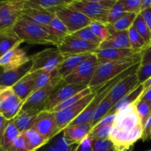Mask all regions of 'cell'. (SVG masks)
Returning a JSON list of instances; mask_svg holds the SVG:
<instances>
[{"label":"cell","instance_id":"7a4b0ae2","mask_svg":"<svg viewBox=\"0 0 151 151\" xmlns=\"http://www.w3.org/2000/svg\"><path fill=\"white\" fill-rule=\"evenodd\" d=\"M144 52H138L132 56L117 60L100 63L94 73L91 83L88 85L92 93L106 82L118 76L129 68L141 63L142 57Z\"/></svg>","mask_w":151,"mask_h":151},{"label":"cell","instance_id":"d4e9b609","mask_svg":"<svg viewBox=\"0 0 151 151\" xmlns=\"http://www.w3.org/2000/svg\"><path fill=\"white\" fill-rule=\"evenodd\" d=\"M91 54L92 53H86V54L71 55L65 58L64 60L60 63V65L57 69L58 75L62 79L66 78L79 65H81L84 60H86Z\"/></svg>","mask_w":151,"mask_h":151},{"label":"cell","instance_id":"f1b7e54d","mask_svg":"<svg viewBox=\"0 0 151 151\" xmlns=\"http://www.w3.org/2000/svg\"><path fill=\"white\" fill-rule=\"evenodd\" d=\"M38 114H27L26 112L19 111V113L16 115V117L12 119L14 125L19 131V132L22 133L24 131H28L31 129L33 127L35 121H36Z\"/></svg>","mask_w":151,"mask_h":151},{"label":"cell","instance_id":"b9f144b4","mask_svg":"<svg viewBox=\"0 0 151 151\" xmlns=\"http://www.w3.org/2000/svg\"><path fill=\"white\" fill-rule=\"evenodd\" d=\"M91 140V146L93 151H117L114 145L109 139Z\"/></svg>","mask_w":151,"mask_h":151},{"label":"cell","instance_id":"30bf717a","mask_svg":"<svg viewBox=\"0 0 151 151\" xmlns=\"http://www.w3.org/2000/svg\"><path fill=\"white\" fill-rule=\"evenodd\" d=\"M100 64L96 55L92 53L63 80L67 84H79L88 86Z\"/></svg>","mask_w":151,"mask_h":151},{"label":"cell","instance_id":"7402d4cb","mask_svg":"<svg viewBox=\"0 0 151 151\" xmlns=\"http://www.w3.org/2000/svg\"><path fill=\"white\" fill-rule=\"evenodd\" d=\"M92 129L91 123H83L68 125L62 131L63 136L72 142L80 145L88 137Z\"/></svg>","mask_w":151,"mask_h":151},{"label":"cell","instance_id":"680465c9","mask_svg":"<svg viewBox=\"0 0 151 151\" xmlns=\"http://www.w3.org/2000/svg\"><path fill=\"white\" fill-rule=\"evenodd\" d=\"M146 151H151V149H150V150H146Z\"/></svg>","mask_w":151,"mask_h":151},{"label":"cell","instance_id":"9a60e30c","mask_svg":"<svg viewBox=\"0 0 151 151\" xmlns=\"http://www.w3.org/2000/svg\"><path fill=\"white\" fill-rule=\"evenodd\" d=\"M32 129L38 131L40 134L51 140L58 135V125L56 121L55 113L52 111L40 112Z\"/></svg>","mask_w":151,"mask_h":151},{"label":"cell","instance_id":"60d3db41","mask_svg":"<svg viewBox=\"0 0 151 151\" xmlns=\"http://www.w3.org/2000/svg\"><path fill=\"white\" fill-rule=\"evenodd\" d=\"M71 35H74V36L77 37V38H80V39L88 41V42L93 43V44H97V45H100L102 42L101 40L99 39V38L93 33V32L91 30L89 27H86L83 28V29H80L78 32H75V33L71 34Z\"/></svg>","mask_w":151,"mask_h":151},{"label":"cell","instance_id":"8fae6325","mask_svg":"<svg viewBox=\"0 0 151 151\" xmlns=\"http://www.w3.org/2000/svg\"><path fill=\"white\" fill-rule=\"evenodd\" d=\"M100 45L88 42L69 35L57 46V48L65 58L71 55L94 53L99 49Z\"/></svg>","mask_w":151,"mask_h":151},{"label":"cell","instance_id":"484cf974","mask_svg":"<svg viewBox=\"0 0 151 151\" xmlns=\"http://www.w3.org/2000/svg\"><path fill=\"white\" fill-rule=\"evenodd\" d=\"M145 91V88L143 84H140L136 89L131 91L130 94H127L124 97H122L121 100H119L116 104L114 106L111 110L109 111L107 115H116L119 111H120L122 109L128 107L131 105L137 103L140 97H142V94Z\"/></svg>","mask_w":151,"mask_h":151},{"label":"cell","instance_id":"5bb4252c","mask_svg":"<svg viewBox=\"0 0 151 151\" xmlns=\"http://www.w3.org/2000/svg\"><path fill=\"white\" fill-rule=\"evenodd\" d=\"M88 87V86L79 84H67L64 81L53 91L49 100H47L43 111H52V110L58 105Z\"/></svg>","mask_w":151,"mask_h":151},{"label":"cell","instance_id":"603a6c76","mask_svg":"<svg viewBox=\"0 0 151 151\" xmlns=\"http://www.w3.org/2000/svg\"><path fill=\"white\" fill-rule=\"evenodd\" d=\"M132 49L128 30L119 31L111 34L105 41H102L99 49Z\"/></svg>","mask_w":151,"mask_h":151},{"label":"cell","instance_id":"7dc6e473","mask_svg":"<svg viewBox=\"0 0 151 151\" xmlns=\"http://www.w3.org/2000/svg\"><path fill=\"white\" fill-rule=\"evenodd\" d=\"M7 151H29L24 139L20 135L14 140L12 145Z\"/></svg>","mask_w":151,"mask_h":151},{"label":"cell","instance_id":"11a10c76","mask_svg":"<svg viewBox=\"0 0 151 151\" xmlns=\"http://www.w3.org/2000/svg\"><path fill=\"white\" fill-rule=\"evenodd\" d=\"M151 7V0H142L141 12Z\"/></svg>","mask_w":151,"mask_h":151},{"label":"cell","instance_id":"4fadbf2b","mask_svg":"<svg viewBox=\"0 0 151 151\" xmlns=\"http://www.w3.org/2000/svg\"><path fill=\"white\" fill-rule=\"evenodd\" d=\"M94 97V94L91 93L74 106L64 110L56 112L55 117L58 125V134L61 133L65 128H66L71 122H73L85 110L86 108L93 100Z\"/></svg>","mask_w":151,"mask_h":151},{"label":"cell","instance_id":"681fc988","mask_svg":"<svg viewBox=\"0 0 151 151\" xmlns=\"http://www.w3.org/2000/svg\"><path fill=\"white\" fill-rule=\"evenodd\" d=\"M91 139L89 137H86L81 144L75 151H93L91 146Z\"/></svg>","mask_w":151,"mask_h":151},{"label":"cell","instance_id":"c3c4849f","mask_svg":"<svg viewBox=\"0 0 151 151\" xmlns=\"http://www.w3.org/2000/svg\"><path fill=\"white\" fill-rule=\"evenodd\" d=\"M151 139V114L147 119L145 125H144V131L142 140L143 142H147Z\"/></svg>","mask_w":151,"mask_h":151},{"label":"cell","instance_id":"83f0119b","mask_svg":"<svg viewBox=\"0 0 151 151\" xmlns=\"http://www.w3.org/2000/svg\"><path fill=\"white\" fill-rule=\"evenodd\" d=\"M45 30L60 44L67 35H71L63 22L58 17H55L51 23L46 27Z\"/></svg>","mask_w":151,"mask_h":151},{"label":"cell","instance_id":"816d5d0a","mask_svg":"<svg viewBox=\"0 0 151 151\" xmlns=\"http://www.w3.org/2000/svg\"><path fill=\"white\" fill-rule=\"evenodd\" d=\"M151 63V46L148 47L145 51L144 52L142 57L141 65L147 64Z\"/></svg>","mask_w":151,"mask_h":151},{"label":"cell","instance_id":"db71d44e","mask_svg":"<svg viewBox=\"0 0 151 151\" xmlns=\"http://www.w3.org/2000/svg\"><path fill=\"white\" fill-rule=\"evenodd\" d=\"M139 100L147 103L151 107V88L147 89V91H145L143 93Z\"/></svg>","mask_w":151,"mask_h":151},{"label":"cell","instance_id":"44dd1931","mask_svg":"<svg viewBox=\"0 0 151 151\" xmlns=\"http://www.w3.org/2000/svg\"><path fill=\"white\" fill-rule=\"evenodd\" d=\"M144 52V51H142ZM141 52L133 49H98L94 54L100 63L130 57Z\"/></svg>","mask_w":151,"mask_h":151},{"label":"cell","instance_id":"9f6ffc18","mask_svg":"<svg viewBox=\"0 0 151 151\" xmlns=\"http://www.w3.org/2000/svg\"><path fill=\"white\" fill-rule=\"evenodd\" d=\"M143 86H144L145 91H147V90L149 89V88H151V78L149 80H147L145 83H143Z\"/></svg>","mask_w":151,"mask_h":151},{"label":"cell","instance_id":"d6a6232c","mask_svg":"<svg viewBox=\"0 0 151 151\" xmlns=\"http://www.w3.org/2000/svg\"><path fill=\"white\" fill-rule=\"evenodd\" d=\"M114 106V104L112 102V100H111L109 95H108L104 99V100L100 103V106H98V108L96 110L95 113H94V116L92 118V120L91 122V125L92 126V128L94 125H97L102 119H103L105 116H107V114L111 110Z\"/></svg>","mask_w":151,"mask_h":151},{"label":"cell","instance_id":"3957f363","mask_svg":"<svg viewBox=\"0 0 151 151\" xmlns=\"http://www.w3.org/2000/svg\"><path fill=\"white\" fill-rule=\"evenodd\" d=\"M141 63H138V64L135 65V66H132V67L129 68L122 72V74L119 75L118 76L115 77L114 78L111 79V81H108L106 83L103 84V86L100 87L98 89L96 90L94 92V97L93 100H91V103L88 104V106L86 108L85 110L73 121L71 122L69 125H78V124H83V123H91L92 118L94 116V113H95L96 110L100 106V103L104 100V99L109 95V93L112 90L113 87L118 82L125 78V77L128 76L131 74L134 73L138 70L139 67Z\"/></svg>","mask_w":151,"mask_h":151},{"label":"cell","instance_id":"d590c367","mask_svg":"<svg viewBox=\"0 0 151 151\" xmlns=\"http://www.w3.org/2000/svg\"><path fill=\"white\" fill-rule=\"evenodd\" d=\"M22 42L17 36L12 32L7 34L0 42V58L6 52L17 45H20Z\"/></svg>","mask_w":151,"mask_h":151},{"label":"cell","instance_id":"2e32d148","mask_svg":"<svg viewBox=\"0 0 151 151\" xmlns=\"http://www.w3.org/2000/svg\"><path fill=\"white\" fill-rule=\"evenodd\" d=\"M19 46L14 47L0 58V68L3 71L19 68L30 60V56H28L26 52Z\"/></svg>","mask_w":151,"mask_h":151},{"label":"cell","instance_id":"74e56055","mask_svg":"<svg viewBox=\"0 0 151 151\" xmlns=\"http://www.w3.org/2000/svg\"><path fill=\"white\" fill-rule=\"evenodd\" d=\"M37 73L36 83H35V90L43 88L47 84L50 83L56 76L58 75V71H53V72H45V71H38L35 72Z\"/></svg>","mask_w":151,"mask_h":151},{"label":"cell","instance_id":"e575fe53","mask_svg":"<svg viewBox=\"0 0 151 151\" xmlns=\"http://www.w3.org/2000/svg\"><path fill=\"white\" fill-rule=\"evenodd\" d=\"M128 35H129L130 41H131V47L133 50L139 52L145 51L150 47V45L145 41L144 38L136 30L133 25L128 29Z\"/></svg>","mask_w":151,"mask_h":151},{"label":"cell","instance_id":"f5cc1de1","mask_svg":"<svg viewBox=\"0 0 151 151\" xmlns=\"http://www.w3.org/2000/svg\"><path fill=\"white\" fill-rule=\"evenodd\" d=\"M9 122H10V121L6 119L4 116H1V115L0 114V142H1L2 136L3 134H4V131H5L7 125H8Z\"/></svg>","mask_w":151,"mask_h":151},{"label":"cell","instance_id":"f35d334b","mask_svg":"<svg viewBox=\"0 0 151 151\" xmlns=\"http://www.w3.org/2000/svg\"><path fill=\"white\" fill-rule=\"evenodd\" d=\"M92 31L93 33L101 41H105L108 37L110 35L109 29H108L107 24L102 23L100 22L92 21L91 24L88 26Z\"/></svg>","mask_w":151,"mask_h":151},{"label":"cell","instance_id":"7c38bea8","mask_svg":"<svg viewBox=\"0 0 151 151\" xmlns=\"http://www.w3.org/2000/svg\"><path fill=\"white\" fill-rule=\"evenodd\" d=\"M23 103L12 87H0V114L6 119L10 121L14 119Z\"/></svg>","mask_w":151,"mask_h":151},{"label":"cell","instance_id":"277c9868","mask_svg":"<svg viewBox=\"0 0 151 151\" xmlns=\"http://www.w3.org/2000/svg\"><path fill=\"white\" fill-rule=\"evenodd\" d=\"M15 35L22 41L31 44H44L57 47L59 42L52 37L44 27L19 18L13 28Z\"/></svg>","mask_w":151,"mask_h":151},{"label":"cell","instance_id":"f907efd6","mask_svg":"<svg viewBox=\"0 0 151 151\" xmlns=\"http://www.w3.org/2000/svg\"><path fill=\"white\" fill-rule=\"evenodd\" d=\"M140 15L143 18L145 23L147 24V25L151 30V7L142 11L140 13Z\"/></svg>","mask_w":151,"mask_h":151},{"label":"cell","instance_id":"ffe728a7","mask_svg":"<svg viewBox=\"0 0 151 151\" xmlns=\"http://www.w3.org/2000/svg\"><path fill=\"white\" fill-rule=\"evenodd\" d=\"M36 77V72H29L12 87L22 101L24 102L35 91Z\"/></svg>","mask_w":151,"mask_h":151},{"label":"cell","instance_id":"8992f818","mask_svg":"<svg viewBox=\"0 0 151 151\" xmlns=\"http://www.w3.org/2000/svg\"><path fill=\"white\" fill-rule=\"evenodd\" d=\"M63 82L64 80L58 75L47 86L35 90L24 102L21 111L26 112L31 114H38L40 112L43 111L47 100H49L53 91Z\"/></svg>","mask_w":151,"mask_h":151},{"label":"cell","instance_id":"f546056e","mask_svg":"<svg viewBox=\"0 0 151 151\" xmlns=\"http://www.w3.org/2000/svg\"><path fill=\"white\" fill-rule=\"evenodd\" d=\"M137 14L135 13H126L123 16L112 24H107L109 33L113 34L119 31L128 30L131 27H132Z\"/></svg>","mask_w":151,"mask_h":151},{"label":"cell","instance_id":"836d02e7","mask_svg":"<svg viewBox=\"0 0 151 151\" xmlns=\"http://www.w3.org/2000/svg\"><path fill=\"white\" fill-rule=\"evenodd\" d=\"M91 93H92V91H91V88H90L89 87H88V88L83 90L81 92L72 96V97H69V99H67L66 100H65V101L62 102L61 103L58 105L57 106H55V107L52 110V112L56 113V112H58L60 111L68 109V108L71 107V106H74V105H75L76 103H78V102L81 101L82 99H83L84 97H86L88 94H91Z\"/></svg>","mask_w":151,"mask_h":151},{"label":"cell","instance_id":"8d00e7d4","mask_svg":"<svg viewBox=\"0 0 151 151\" xmlns=\"http://www.w3.org/2000/svg\"><path fill=\"white\" fill-rule=\"evenodd\" d=\"M133 26L135 28L136 30L139 32V34L144 38L147 44L151 46V30L147 24L145 23L143 18L142 17L140 13L137 15V18L133 24Z\"/></svg>","mask_w":151,"mask_h":151},{"label":"cell","instance_id":"4dcf8cb0","mask_svg":"<svg viewBox=\"0 0 151 151\" xmlns=\"http://www.w3.org/2000/svg\"><path fill=\"white\" fill-rule=\"evenodd\" d=\"M20 134L21 133L14 125L13 121L10 120L1 138L0 142V149L2 151L8 150L14 140L20 135Z\"/></svg>","mask_w":151,"mask_h":151},{"label":"cell","instance_id":"52a82bcc","mask_svg":"<svg viewBox=\"0 0 151 151\" xmlns=\"http://www.w3.org/2000/svg\"><path fill=\"white\" fill-rule=\"evenodd\" d=\"M25 0L0 1V34L13 32V28L22 16Z\"/></svg>","mask_w":151,"mask_h":151},{"label":"cell","instance_id":"5b68a950","mask_svg":"<svg viewBox=\"0 0 151 151\" xmlns=\"http://www.w3.org/2000/svg\"><path fill=\"white\" fill-rule=\"evenodd\" d=\"M117 0H74L69 6L83 13L92 21L108 24L109 12Z\"/></svg>","mask_w":151,"mask_h":151},{"label":"cell","instance_id":"ba28073f","mask_svg":"<svg viewBox=\"0 0 151 151\" xmlns=\"http://www.w3.org/2000/svg\"><path fill=\"white\" fill-rule=\"evenodd\" d=\"M52 12L63 22L70 34L88 27L92 22L88 16L70 7L69 4L57 7Z\"/></svg>","mask_w":151,"mask_h":151},{"label":"cell","instance_id":"bcb514c9","mask_svg":"<svg viewBox=\"0 0 151 151\" xmlns=\"http://www.w3.org/2000/svg\"><path fill=\"white\" fill-rule=\"evenodd\" d=\"M139 84H143L151 78V63L145 65L140 64L137 72Z\"/></svg>","mask_w":151,"mask_h":151},{"label":"cell","instance_id":"7bdbcfd3","mask_svg":"<svg viewBox=\"0 0 151 151\" xmlns=\"http://www.w3.org/2000/svg\"><path fill=\"white\" fill-rule=\"evenodd\" d=\"M136 109L144 128V125L151 114V107L145 102L139 100L136 103Z\"/></svg>","mask_w":151,"mask_h":151},{"label":"cell","instance_id":"ab89813d","mask_svg":"<svg viewBox=\"0 0 151 151\" xmlns=\"http://www.w3.org/2000/svg\"><path fill=\"white\" fill-rule=\"evenodd\" d=\"M112 127L113 125L109 124V125H105L103 126L98 127L91 129L90 132L89 138L91 139H109L111 132Z\"/></svg>","mask_w":151,"mask_h":151},{"label":"cell","instance_id":"1f68e13d","mask_svg":"<svg viewBox=\"0 0 151 151\" xmlns=\"http://www.w3.org/2000/svg\"><path fill=\"white\" fill-rule=\"evenodd\" d=\"M70 1L65 0H25V4L37 8L52 11L57 7L66 6Z\"/></svg>","mask_w":151,"mask_h":151},{"label":"cell","instance_id":"91938a15","mask_svg":"<svg viewBox=\"0 0 151 151\" xmlns=\"http://www.w3.org/2000/svg\"><path fill=\"white\" fill-rule=\"evenodd\" d=\"M0 151H2V150H1V149H0Z\"/></svg>","mask_w":151,"mask_h":151},{"label":"cell","instance_id":"4316f807","mask_svg":"<svg viewBox=\"0 0 151 151\" xmlns=\"http://www.w3.org/2000/svg\"><path fill=\"white\" fill-rule=\"evenodd\" d=\"M21 135L24 139L29 151H37L50 141L32 128L22 133Z\"/></svg>","mask_w":151,"mask_h":151},{"label":"cell","instance_id":"d6986e66","mask_svg":"<svg viewBox=\"0 0 151 151\" xmlns=\"http://www.w3.org/2000/svg\"><path fill=\"white\" fill-rule=\"evenodd\" d=\"M32 67V60L19 68L9 71H3L0 68V87H13L18 81L31 72Z\"/></svg>","mask_w":151,"mask_h":151},{"label":"cell","instance_id":"f6af8a7d","mask_svg":"<svg viewBox=\"0 0 151 151\" xmlns=\"http://www.w3.org/2000/svg\"><path fill=\"white\" fill-rule=\"evenodd\" d=\"M126 13L139 14L141 13L142 0H119Z\"/></svg>","mask_w":151,"mask_h":151},{"label":"cell","instance_id":"cb8c5ba5","mask_svg":"<svg viewBox=\"0 0 151 151\" xmlns=\"http://www.w3.org/2000/svg\"><path fill=\"white\" fill-rule=\"evenodd\" d=\"M78 146L68 140L61 132L37 151H75Z\"/></svg>","mask_w":151,"mask_h":151},{"label":"cell","instance_id":"6da1fadb","mask_svg":"<svg viewBox=\"0 0 151 151\" xmlns=\"http://www.w3.org/2000/svg\"><path fill=\"white\" fill-rule=\"evenodd\" d=\"M143 131L144 128L134 103L116 114L109 139L117 151H127L142 139Z\"/></svg>","mask_w":151,"mask_h":151},{"label":"cell","instance_id":"ac0fdd59","mask_svg":"<svg viewBox=\"0 0 151 151\" xmlns=\"http://www.w3.org/2000/svg\"><path fill=\"white\" fill-rule=\"evenodd\" d=\"M55 17V15L52 11L28 6L25 4V2L24 8L21 16V18L22 19L39 25L44 28L48 26Z\"/></svg>","mask_w":151,"mask_h":151},{"label":"cell","instance_id":"e0dca14e","mask_svg":"<svg viewBox=\"0 0 151 151\" xmlns=\"http://www.w3.org/2000/svg\"><path fill=\"white\" fill-rule=\"evenodd\" d=\"M137 72L125 77L113 87L109 95L114 104H116L122 97L130 94L140 85L137 78Z\"/></svg>","mask_w":151,"mask_h":151},{"label":"cell","instance_id":"6f0895ef","mask_svg":"<svg viewBox=\"0 0 151 151\" xmlns=\"http://www.w3.org/2000/svg\"><path fill=\"white\" fill-rule=\"evenodd\" d=\"M8 34H9V33H8ZM6 35H7V34H6ZM6 35H1V34H0V42H1V40H2L3 38H4V37Z\"/></svg>","mask_w":151,"mask_h":151},{"label":"cell","instance_id":"ee69618b","mask_svg":"<svg viewBox=\"0 0 151 151\" xmlns=\"http://www.w3.org/2000/svg\"><path fill=\"white\" fill-rule=\"evenodd\" d=\"M125 13H126V12L124 9L123 5L119 0H117L114 7L111 9L110 12H109L108 24L114 23L119 19H120L122 16H123Z\"/></svg>","mask_w":151,"mask_h":151},{"label":"cell","instance_id":"9c48e42d","mask_svg":"<svg viewBox=\"0 0 151 151\" xmlns=\"http://www.w3.org/2000/svg\"><path fill=\"white\" fill-rule=\"evenodd\" d=\"M32 60L31 72L38 71L53 72L57 70L65 57L57 47L48 48L30 56Z\"/></svg>","mask_w":151,"mask_h":151}]
</instances>
